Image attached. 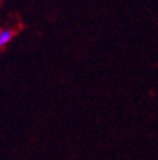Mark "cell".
<instances>
[{
	"label": "cell",
	"instance_id": "obj_1",
	"mask_svg": "<svg viewBox=\"0 0 158 160\" xmlns=\"http://www.w3.org/2000/svg\"><path fill=\"white\" fill-rule=\"evenodd\" d=\"M13 36H14V32L12 29L5 28V29L0 31V48L4 47L7 43H9L10 39L13 38Z\"/></svg>",
	"mask_w": 158,
	"mask_h": 160
}]
</instances>
